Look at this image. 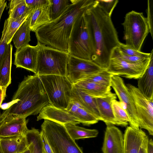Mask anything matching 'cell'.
Here are the masks:
<instances>
[{"label":"cell","instance_id":"obj_28","mask_svg":"<svg viewBox=\"0 0 153 153\" xmlns=\"http://www.w3.org/2000/svg\"><path fill=\"white\" fill-rule=\"evenodd\" d=\"M9 19H16L31 13L34 8L28 7L25 0H11L9 4Z\"/></svg>","mask_w":153,"mask_h":153},{"label":"cell","instance_id":"obj_3","mask_svg":"<svg viewBox=\"0 0 153 153\" xmlns=\"http://www.w3.org/2000/svg\"><path fill=\"white\" fill-rule=\"evenodd\" d=\"M49 104L39 76L28 75L19 84L12 101L0 114V120L11 115L25 118L36 115Z\"/></svg>","mask_w":153,"mask_h":153},{"label":"cell","instance_id":"obj_16","mask_svg":"<svg viewBox=\"0 0 153 153\" xmlns=\"http://www.w3.org/2000/svg\"><path fill=\"white\" fill-rule=\"evenodd\" d=\"M48 120L63 125L70 123L76 125L79 121L66 110L56 108L49 104L43 108L37 117V121Z\"/></svg>","mask_w":153,"mask_h":153},{"label":"cell","instance_id":"obj_8","mask_svg":"<svg viewBox=\"0 0 153 153\" xmlns=\"http://www.w3.org/2000/svg\"><path fill=\"white\" fill-rule=\"evenodd\" d=\"M124 28L125 45L138 51H141L143 44L149 33L146 18L143 13L132 10L127 13L122 24Z\"/></svg>","mask_w":153,"mask_h":153},{"label":"cell","instance_id":"obj_25","mask_svg":"<svg viewBox=\"0 0 153 153\" xmlns=\"http://www.w3.org/2000/svg\"><path fill=\"white\" fill-rule=\"evenodd\" d=\"M31 13L16 31L13 37L12 41L13 42L16 49L29 44L31 40L30 32L31 30L30 24Z\"/></svg>","mask_w":153,"mask_h":153},{"label":"cell","instance_id":"obj_43","mask_svg":"<svg viewBox=\"0 0 153 153\" xmlns=\"http://www.w3.org/2000/svg\"><path fill=\"white\" fill-rule=\"evenodd\" d=\"M27 143L28 144L27 148L21 153H33L32 144L29 142H27Z\"/></svg>","mask_w":153,"mask_h":153},{"label":"cell","instance_id":"obj_22","mask_svg":"<svg viewBox=\"0 0 153 153\" xmlns=\"http://www.w3.org/2000/svg\"><path fill=\"white\" fill-rule=\"evenodd\" d=\"M28 146L25 135L0 138V147L3 153H21Z\"/></svg>","mask_w":153,"mask_h":153},{"label":"cell","instance_id":"obj_10","mask_svg":"<svg viewBox=\"0 0 153 153\" xmlns=\"http://www.w3.org/2000/svg\"><path fill=\"white\" fill-rule=\"evenodd\" d=\"M150 59L146 62L131 64L121 58L118 52V47L115 48L111 54L107 71L113 75L122 76L129 79H138L146 71Z\"/></svg>","mask_w":153,"mask_h":153},{"label":"cell","instance_id":"obj_13","mask_svg":"<svg viewBox=\"0 0 153 153\" xmlns=\"http://www.w3.org/2000/svg\"><path fill=\"white\" fill-rule=\"evenodd\" d=\"M26 118L11 115L0 120V138L25 135L28 130Z\"/></svg>","mask_w":153,"mask_h":153},{"label":"cell","instance_id":"obj_12","mask_svg":"<svg viewBox=\"0 0 153 153\" xmlns=\"http://www.w3.org/2000/svg\"><path fill=\"white\" fill-rule=\"evenodd\" d=\"M110 86L123 104L129 118L130 126L136 129L140 128L137 117L134 101L123 79L120 76L112 75Z\"/></svg>","mask_w":153,"mask_h":153},{"label":"cell","instance_id":"obj_31","mask_svg":"<svg viewBox=\"0 0 153 153\" xmlns=\"http://www.w3.org/2000/svg\"><path fill=\"white\" fill-rule=\"evenodd\" d=\"M25 136L27 142L32 144L33 153H43V144L40 132L38 129L34 128L28 129Z\"/></svg>","mask_w":153,"mask_h":153},{"label":"cell","instance_id":"obj_29","mask_svg":"<svg viewBox=\"0 0 153 153\" xmlns=\"http://www.w3.org/2000/svg\"><path fill=\"white\" fill-rule=\"evenodd\" d=\"M112 107L114 115L118 126H127L130 120L123 104L115 99L112 101Z\"/></svg>","mask_w":153,"mask_h":153},{"label":"cell","instance_id":"obj_33","mask_svg":"<svg viewBox=\"0 0 153 153\" xmlns=\"http://www.w3.org/2000/svg\"><path fill=\"white\" fill-rule=\"evenodd\" d=\"M112 75L105 70L93 74L82 81L93 82L105 86L111 87V79Z\"/></svg>","mask_w":153,"mask_h":153},{"label":"cell","instance_id":"obj_11","mask_svg":"<svg viewBox=\"0 0 153 153\" xmlns=\"http://www.w3.org/2000/svg\"><path fill=\"white\" fill-rule=\"evenodd\" d=\"M104 70H105L92 60L82 59L69 55L65 76L73 85Z\"/></svg>","mask_w":153,"mask_h":153},{"label":"cell","instance_id":"obj_4","mask_svg":"<svg viewBox=\"0 0 153 153\" xmlns=\"http://www.w3.org/2000/svg\"><path fill=\"white\" fill-rule=\"evenodd\" d=\"M85 13L74 25L68 41V52L70 56L92 60L94 48Z\"/></svg>","mask_w":153,"mask_h":153},{"label":"cell","instance_id":"obj_15","mask_svg":"<svg viewBox=\"0 0 153 153\" xmlns=\"http://www.w3.org/2000/svg\"><path fill=\"white\" fill-rule=\"evenodd\" d=\"M106 125L102 150L103 153H124L123 134L114 125Z\"/></svg>","mask_w":153,"mask_h":153},{"label":"cell","instance_id":"obj_47","mask_svg":"<svg viewBox=\"0 0 153 153\" xmlns=\"http://www.w3.org/2000/svg\"><path fill=\"white\" fill-rule=\"evenodd\" d=\"M0 153H3V152L1 148L0 147Z\"/></svg>","mask_w":153,"mask_h":153},{"label":"cell","instance_id":"obj_14","mask_svg":"<svg viewBox=\"0 0 153 153\" xmlns=\"http://www.w3.org/2000/svg\"><path fill=\"white\" fill-rule=\"evenodd\" d=\"M39 48L37 44L35 46L28 44L16 49L13 63L16 68H23L35 74Z\"/></svg>","mask_w":153,"mask_h":153},{"label":"cell","instance_id":"obj_30","mask_svg":"<svg viewBox=\"0 0 153 153\" xmlns=\"http://www.w3.org/2000/svg\"><path fill=\"white\" fill-rule=\"evenodd\" d=\"M71 4L70 0H50L49 13L51 21L61 16Z\"/></svg>","mask_w":153,"mask_h":153},{"label":"cell","instance_id":"obj_20","mask_svg":"<svg viewBox=\"0 0 153 153\" xmlns=\"http://www.w3.org/2000/svg\"><path fill=\"white\" fill-rule=\"evenodd\" d=\"M13 46L7 45L0 67V87L6 94L7 88L11 82Z\"/></svg>","mask_w":153,"mask_h":153},{"label":"cell","instance_id":"obj_32","mask_svg":"<svg viewBox=\"0 0 153 153\" xmlns=\"http://www.w3.org/2000/svg\"><path fill=\"white\" fill-rule=\"evenodd\" d=\"M31 12L16 19L7 18L8 24L6 33L7 45L10 43L15 32L26 20Z\"/></svg>","mask_w":153,"mask_h":153},{"label":"cell","instance_id":"obj_2","mask_svg":"<svg viewBox=\"0 0 153 153\" xmlns=\"http://www.w3.org/2000/svg\"><path fill=\"white\" fill-rule=\"evenodd\" d=\"M64 13L35 32L38 42L68 52V41L75 22L96 2V0H71Z\"/></svg>","mask_w":153,"mask_h":153},{"label":"cell","instance_id":"obj_18","mask_svg":"<svg viewBox=\"0 0 153 153\" xmlns=\"http://www.w3.org/2000/svg\"><path fill=\"white\" fill-rule=\"evenodd\" d=\"M95 98L102 121L106 125L118 126L114 116L112 107L113 101L117 99L116 94L111 91L104 96Z\"/></svg>","mask_w":153,"mask_h":153},{"label":"cell","instance_id":"obj_38","mask_svg":"<svg viewBox=\"0 0 153 153\" xmlns=\"http://www.w3.org/2000/svg\"><path fill=\"white\" fill-rule=\"evenodd\" d=\"M118 50L119 55L121 58L125 61L131 64H137L144 62L149 60L150 57V56L146 58L139 56H127L120 52L118 47Z\"/></svg>","mask_w":153,"mask_h":153},{"label":"cell","instance_id":"obj_27","mask_svg":"<svg viewBox=\"0 0 153 153\" xmlns=\"http://www.w3.org/2000/svg\"><path fill=\"white\" fill-rule=\"evenodd\" d=\"M69 135L74 140H76L96 137L99 133L96 129H88L76 125L67 123L63 125Z\"/></svg>","mask_w":153,"mask_h":153},{"label":"cell","instance_id":"obj_41","mask_svg":"<svg viewBox=\"0 0 153 153\" xmlns=\"http://www.w3.org/2000/svg\"><path fill=\"white\" fill-rule=\"evenodd\" d=\"M149 140V137L147 136L142 144L138 153H147V145Z\"/></svg>","mask_w":153,"mask_h":153},{"label":"cell","instance_id":"obj_40","mask_svg":"<svg viewBox=\"0 0 153 153\" xmlns=\"http://www.w3.org/2000/svg\"><path fill=\"white\" fill-rule=\"evenodd\" d=\"M40 132L41 139L42 141L44 149L46 153H53L44 133L41 131Z\"/></svg>","mask_w":153,"mask_h":153},{"label":"cell","instance_id":"obj_35","mask_svg":"<svg viewBox=\"0 0 153 153\" xmlns=\"http://www.w3.org/2000/svg\"><path fill=\"white\" fill-rule=\"evenodd\" d=\"M118 48L120 52L127 56H139L146 58L149 57L150 56V53H145L135 51L128 47L125 44L122 43Z\"/></svg>","mask_w":153,"mask_h":153},{"label":"cell","instance_id":"obj_34","mask_svg":"<svg viewBox=\"0 0 153 153\" xmlns=\"http://www.w3.org/2000/svg\"><path fill=\"white\" fill-rule=\"evenodd\" d=\"M96 1L97 5L111 17L118 2V0H96Z\"/></svg>","mask_w":153,"mask_h":153},{"label":"cell","instance_id":"obj_21","mask_svg":"<svg viewBox=\"0 0 153 153\" xmlns=\"http://www.w3.org/2000/svg\"><path fill=\"white\" fill-rule=\"evenodd\" d=\"M138 88L147 99H153V49L151 53L149 63L146 71L138 79Z\"/></svg>","mask_w":153,"mask_h":153},{"label":"cell","instance_id":"obj_26","mask_svg":"<svg viewBox=\"0 0 153 153\" xmlns=\"http://www.w3.org/2000/svg\"><path fill=\"white\" fill-rule=\"evenodd\" d=\"M73 85L84 92L94 97L106 95L110 92L111 90V87L83 81Z\"/></svg>","mask_w":153,"mask_h":153},{"label":"cell","instance_id":"obj_42","mask_svg":"<svg viewBox=\"0 0 153 153\" xmlns=\"http://www.w3.org/2000/svg\"><path fill=\"white\" fill-rule=\"evenodd\" d=\"M147 153H153V141L152 139H149L148 141Z\"/></svg>","mask_w":153,"mask_h":153},{"label":"cell","instance_id":"obj_5","mask_svg":"<svg viewBox=\"0 0 153 153\" xmlns=\"http://www.w3.org/2000/svg\"><path fill=\"white\" fill-rule=\"evenodd\" d=\"M39 48L35 74L38 76H65L69 56L68 52L53 48L38 42Z\"/></svg>","mask_w":153,"mask_h":153},{"label":"cell","instance_id":"obj_23","mask_svg":"<svg viewBox=\"0 0 153 153\" xmlns=\"http://www.w3.org/2000/svg\"><path fill=\"white\" fill-rule=\"evenodd\" d=\"M66 110L84 125L90 126L96 124L99 121L78 103L72 100Z\"/></svg>","mask_w":153,"mask_h":153},{"label":"cell","instance_id":"obj_45","mask_svg":"<svg viewBox=\"0 0 153 153\" xmlns=\"http://www.w3.org/2000/svg\"><path fill=\"white\" fill-rule=\"evenodd\" d=\"M7 6V2L6 1L2 6L0 8V21L1 18V15H2L3 11L5 7Z\"/></svg>","mask_w":153,"mask_h":153},{"label":"cell","instance_id":"obj_46","mask_svg":"<svg viewBox=\"0 0 153 153\" xmlns=\"http://www.w3.org/2000/svg\"><path fill=\"white\" fill-rule=\"evenodd\" d=\"M6 2L5 0H0V8Z\"/></svg>","mask_w":153,"mask_h":153},{"label":"cell","instance_id":"obj_9","mask_svg":"<svg viewBox=\"0 0 153 153\" xmlns=\"http://www.w3.org/2000/svg\"><path fill=\"white\" fill-rule=\"evenodd\" d=\"M134 101L139 126L153 135V99L145 97L137 88L130 84L126 85Z\"/></svg>","mask_w":153,"mask_h":153},{"label":"cell","instance_id":"obj_6","mask_svg":"<svg viewBox=\"0 0 153 153\" xmlns=\"http://www.w3.org/2000/svg\"><path fill=\"white\" fill-rule=\"evenodd\" d=\"M39 76L49 104L56 108L66 110L71 100L73 84L65 76L47 75Z\"/></svg>","mask_w":153,"mask_h":153},{"label":"cell","instance_id":"obj_24","mask_svg":"<svg viewBox=\"0 0 153 153\" xmlns=\"http://www.w3.org/2000/svg\"><path fill=\"white\" fill-rule=\"evenodd\" d=\"M49 4L50 0L48 4L33 9L30 24L31 31L35 32L40 27L51 21L49 13Z\"/></svg>","mask_w":153,"mask_h":153},{"label":"cell","instance_id":"obj_39","mask_svg":"<svg viewBox=\"0 0 153 153\" xmlns=\"http://www.w3.org/2000/svg\"><path fill=\"white\" fill-rule=\"evenodd\" d=\"M49 0H25L27 5L29 7L34 8L48 3Z\"/></svg>","mask_w":153,"mask_h":153},{"label":"cell","instance_id":"obj_19","mask_svg":"<svg viewBox=\"0 0 153 153\" xmlns=\"http://www.w3.org/2000/svg\"><path fill=\"white\" fill-rule=\"evenodd\" d=\"M71 100L78 103L98 121H102L95 97L85 93L73 85Z\"/></svg>","mask_w":153,"mask_h":153},{"label":"cell","instance_id":"obj_44","mask_svg":"<svg viewBox=\"0 0 153 153\" xmlns=\"http://www.w3.org/2000/svg\"><path fill=\"white\" fill-rule=\"evenodd\" d=\"M6 97V94L4 93L2 89H0V108L3 101Z\"/></svg>","mask_w":153,"mask_h":153},{"label":"cell","instance_id":"obj_1","mask_svg":"<svg viewBox=\"0 0 153 153\" xmlns=\"http://www.w3.org/2000/svg\"><path fill=\"white\" fill-rule=\"evenodd\" d=\"M93 39L94 53L92 60L106 70L114 50L120 45L117 33L111 20L96 2L85 13Z\"/></svg>","mask_w":153,"mask_h":153},{"label":"cell","instance_id":"obj_17","mask_svg":"<svg viewBox=\"0 0 153 153\" xmlns=\"http://www.w3.org/2000/svg\"><path fill=\"white\" fill-rule=\"evenodd\" d=\"M147 136L141 129L127 126L123 134L124 153H138L141 146Z\"/></svg>","mask_w":153,"mask_h":153},{"label":"cell","instance_id":"obj_48","mask_svg":"<svg viewBox=\"0 0 153 153\" xmlns=\"http://www.w3.org/2000/svg\"><path fill=\"white\" fill-rule=\"evenodd\" d=\"M43 153H46L45 152V151L44 150V149H43Z\"/></svg>","mask_w":153,"mask_h":153},{"label":"cell","instance_id":"obj_36","mask_svg":"<svg viewBox=\"0 0 153 153\" xmlns=\"http://www.w3.org/2000/svg\"><path fill=\"white\" fill-rule=\"evenodd\" d=\"M8 24V19H6L4 23L3 29L0 40V67L4 54L7 45L6 36Z\"/></svg>","mask_w":153,"mask_h":153},{"label":"cell","instance_id":"obj_7","mask_svg":"<svg viewBox=\"0 0 153 153\" xmlns=\"http://www.w3.org/2000/svg\"><path fill=\"white\" fill-rule=\"evenodd\" d=\"M41 128L53 153H83L63 125L45 119Z\"/></svg>","mask_w":153,"mask_h":153},{"label":"cell","instance_id":"obj_37","mask_svg":"<svg viewBox=\"0 0 153 153\" xmlns=\"http://www.w3.org/2000/svg\"><path fill=\"white\" fill-rule=\"evenodd\" d=\"M147 8L146 10L147 22L149 29V33L152 39H153V0L147 1Z\"/></svg>","mask_w":153,"mask_h":153},{"label":"cell","instance_id":"obj_49","mask_svg":"<svg viewBox=\"0 0 153 153\" xmlns=\"http://www.w3.org/2000/svg\"><path fill=\"white\" fill-rule=\"evenodd\" d=\"M1 89V88H0V89Z\"/></svg>","mask_w":153,"mask_h":153}]
</instances>
